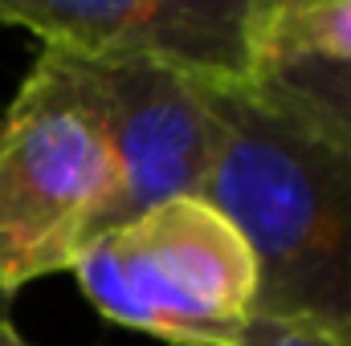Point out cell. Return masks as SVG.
Segmentation results:
<instances>
[{
  "instance_id": "cell-3",
  "label": "cell",
  "mask_w": 351,
  "mask_h": 346,
  "mask_svg": "<svg viewBox=\"0 0 351 346\" xmlns=\"http://www.w3.org/2000/svg\"><path fill=\"white\" fill-rule=\"evenodd\" d=\"M70 273L102 318L168 346H241L258 318V261L200 196L106 228Z\"/></svg>"
},
{
  "instance_id": "cell-7",
  "label": "cell",
  "mask_w": 351,
  "mask_h": 346,
  "mask_svg": "<svg viewBox=\"0 0 351 346\" xmlns=\"http://www.w3.org/2000/svg\"><path fill=\"white\" fill-rule=\"evenodd\" d=\"M254 70L274 57L351 66V0H254Z\"/></svg>"
},
{
  "instance_id": "cell-4",
  "label": "cell",
  "mask_w": 351,
  "mask_h": 346,
  "mask_svg": "<svg viewBox=\"0 0 351 346\" xmlns=\"http://www.w3.org/2000/svg\"><path fill=\"white\" fill-rule=\"evenodd\" d=\"M254 0H0V25L90 66H160L208 86L254 74Z\"/></svg>"
},
{
  "instance_id": "cell-9",
  "label": "cell",
  "mask_w": 351,
  "mask_h": 346,
  "mask_svg": "<svg viewBox=\"0 0 351 346\" xmlns=\"http://www.w3.org/2000/svg\"><path fill=\"white\" fill-rule=\"evenodd\" d=\"M0 346H33L12 322H0Z\"/></svg>"
},
{
  "instance_id": "cell-1",
  "label": "cell",
  "mask_w": 351,
  "mask_h": 346,
  "mask_svg": "<svg viewBox=\"0 0 351 346\" xmlns=\"http://www.w3.org/2000/svg\"><path fill=\"white\" fill-rule=\"evenodd\" d=\"M213 159L200 200L258 261V318L351 326V155L290 127L241 86H208Z\"/></svg>"
},
{
  "instance_id": "cell-2",
  "label": "cell",
  "mask_w": 351,
  "mask_h": 346,
  "mask_svg": "<svg viewBox=\"0 0 351 346\" xmlns=\"http://www.w3.org/2000/svg\"><path fill=\"white\" fill-rule=\"evenodd\" d=\"M123 172L94 66L41 49L0 114V289L74 269L114 224Z\"/></svg>"
},
{
  "instance_id": "cell-10",
  "label": "cell",
  "mask_w": 351,
  "mask_h": 346,
  "mask_svg": "<svg viewBox=\"0 0 351 346\" xmlns=\"http://www.w3.org/2000/svg\"><path fill=\"white\" fill-rule=\"evenodd\" d=\"M8 310H12V297L0 289V322H8Z\"/></svg>"
},
{
  "instance_id": "cell-11",
  "label": "cell",
  "mask_w": 351,
  "mask_h": 346,
  "mask_svg": "<svg viewBox=\"0 0 351 346\" xmlns=\"http://www.w3.org/2000/svg\"><path fill=\"white\" fill-rule=\"evenodd\" d=\"M339 334H343V338H348V343H351V326H348V330H339Z\"/></svg>"
},
{
  "instance_id": "cell-8",
  "label": "cell",
  "mask_w": 351,
  "mask_h": 346,
  "mask_svg": "<svg viewBox=\"0 0 351 346\" xmlns=\"http://www.w3.org/2000/svg\"><path fill=\"white\" fill-rule=\"evenodd\" d=\"M241 346H351L339 330L311 318H254Z\"/></svg>"
},
{
  "instance_id": "cell-6",
  "label": "cell",
  "mask_w": 351,
  "mask_h": 346,
  "mask_svg": "<svg viewBox=\"0 0 351 346\" xmlns=\"http://www.w3.org/2000/svg\"><path fill=\"white\" fill-rule=\"evenodd\" d=\"M245 94L290 127L351 155V66L319 57H274L262 62Z\"/></svg>"
},
{
  "instance_id": "cell-5",
  "label": "cell",
  "mask_w": 351,
  "mask_h": 346,
  "mask_svg": "<svg viewBox=\"0 0 351 346\" xmlns=\"http://www.w3.org/2000/svg\"><path fill=\"white\" fill-rule=\"evenodd\" d=\"M94 74L106 94L123 172L114 224L176 196H200L213 159L208 82L160 66H94Z\"/></svg>"
}]
</instances>
